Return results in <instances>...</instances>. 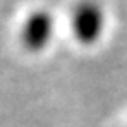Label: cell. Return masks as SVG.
I'll use <instances>...</instances> for the list:
<instances>
[{
    "label": "cell",
    "mask_w": 127,
    "mask_h": 127,
    "mask_svg": "<svg viewBox=\"0 0 127 127\" xmlns=\"http://www.w3.org/2000/svg\"><path fill=\"white\" fill-rule=\"evenodd\" d=\"M50 31H52V21L48 14L34 12L28 17V21L22 26V43L31 50H40L50 38Z\"/></svg>",
    "instance_id": "1"
},
{
    "label": "cell",
    "mask_w": 127,
    "mask_h": 127,
    "mask_svg": "<svg viewBox=\"0 0 127 127\" xmlns=\"http://www.w3.org/2000/svg\"><path fill=\"white\" fill-rule=\"evenodd\" d=\"M76 34L81 40L93 38L98 28V16L91 7H79V10L76 12Z\"/></svg>",
    "instance_id": "2"
}]
</instances>
